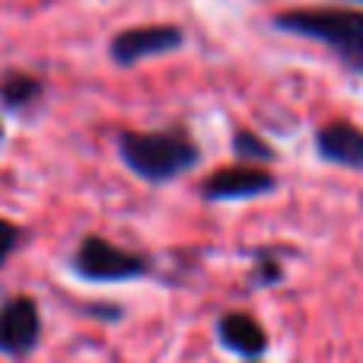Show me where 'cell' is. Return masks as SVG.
Wrapping results in <instances>:
<instances>
[{"mask_svg": "<svg viewBox=\"0 0 363 363\" xmlns=\"http://www.w3.org/2000/svg\"><path fill=\"white\" fill-rule=\"evenodd\" d=\"M121 160L131 172H138L147 182H169L182 176V172L194 169L201 160V150L182 128H169V131H125L118 138Z\"/></svg>", "mask_w": 363, "mask_h": 363, "instance_id": "6da1fadb", "label": "cell"}, {"mask_svg": "<svg viewBox=\"0 0 363 363\" xmlns=\"http://www.w3.org/2000/svg\"><path fill=\"white\" fill-rule=\"evenodd\" d=\"M281 32L322 42L345 67L363 74V10H290L277 13Z\"/></svg>", "mask_w": 363, "mask_h": 363, "instance_id": "7a4b0ae2", "label": "cell"}, {"mask_svg": "<svg viewBox=\"0 0 363 363\" xmlns=\"http://www.w3.org/2000/svg\"><path fill=\"white\" fill-rule=\"evenodd\" d=\"M74 268H77V274L86 277V281L112 284V281L144 277L147 271H150V262H147L140 252H128L102 236H86L74 255Z\"/></svg>", "mask_w": 363, "mask_h": 363, "instance_id": "3957f363", "label": "cell"}, {"mask_svg": "<svg viewBox=\"0 0 363 363\" xmlns=\"http://www.w3.org/2000/svg\"><path fill=\"white\" fill-rule=\"evenodd\" d=\"M185 42V32L179 26H134V29H125L112 38L108 45V55H112L115 64L121 67H131V64H140L147 57H160L176 51L179 45Z\"/></svg>", "mask_w": 363, "mask_h": 363, "instance_id": "277c9868", "label": "cell"}, {"mask_svg": "<svg viewBox=\"0 0 363 363\" xmlns=\"http://www.w3.org/2000/svg\"><path fill=\"white\" fill-rule=\"evenodd\" d=\"M42 335V315L32 296H13L0 306V354L26 357L35 351Z\"/></svg>", "mask_w": 363, "mask_h": 363, "instance_id": "5b68a950", "label": "cell"}, {"mask_svg": "<svg viewBox=\"0 0 363 363\" xmlns=\"http://www.w3.org/2000/svg\"><path fill=\"white\" fill-rule=\"evenodd\" d=\"M277 182L262 166H233V169H220L204 182V198L207 201H242L258 198V194L274 191Z\"/></svg>", "mask_w": 363, "mask_h": 363, "instance_id": "8992f818", "label": "cell"}, {"mask_svg": "<svg viewBox=\"0 0 363 363\" xmlns=\"http://www.w3.org/2000/svg\"><path fill=\"white\" fill-rule=\"evenodd\" d=\"M315 147H319L322 160H328V163L363 169V131L347 125V121H332V125L319 128Z\"/></svg>", "mask_w": 363, "mask_h": 363, "instance_id": "52a82bcc", "label": "cell"}, {"mask_svg": "<svg viewBox=\"0 0 363 363\" xmlns=\"http://www.w3.org/2000/svg\"><path fill=\"white\" fill-rule=\"evenodd\" d=\"M217 335L233 354L239 357L258 360L268 347V338H264V328L252 319L249 313H226L223 319L217 322Z\"/></svg>", "mask_w": 363, "mask_h": 363, "instance_id": "ba28073f", "label": "cell"}, {"mask_svg": "<svg viewBox=\"0 0 363 363\" xmlns=\"http://www.w3.org/2000/svg\"><path fill=\"white\" fill-rule=\"evenodd\" d=\"M45 96V83L32 74H23V70H10V74L0 77V102L10 112H19V108L35 106Z\"/></svg>", "mask_w": 363, "mask_h": 363, "instance_id": "9c48e42d", "label": "cell"}, {"mask_svg": "<svg viewBox=\"0 0 363 363\" xmlns=\"http://www.w3.org/2000/svg\"><path fill=\"white\" fill-rule=\"evenodd\" d=\"M233 153H236L239 160H245V163H255V166L274 160V150L252 131H236V138H233Z\"/></svg>", "mask_w": 363, "mask_h": 363, "instance_id": "30bf717a", "label": "cell"}, {"mask_svg": "<svg viewBox=\"0 0 363 363\" xmlns=\"http://www.w3.org/2000/svg\"><path fill=\"white\" fill-rule=\"evenodd\" d=\"M19 245V230L10 220H0V264L13 255V249Z\"/></svg>", "mask_w": 363, "mask_h": 363, "instance_id": "8fae6325", "label": "cell"}, {"mask_svg": "<svg viewBox=\"0 0 363 363\" xmlns=\"http://www.w3.org/2000/svg\"><path fill=\"white\" fill-rule=\"evenodd\" d=\"M0 140H4V128H0Z\"/></svg>", "mask_w": 363, "mask_h": 363, "instance_id": "7c38bea8", "label": "cell"}, {"mask_svg": "<svg viewBox=\"0 0 363 363\" xmlns=\"http://www.w3.org/2000/svg\"><path fill=\"white\" fill-rule=\"evenodd\" d=\"M354 4H363V0H354Z\"/></svg>", "mask_w": 363, "mask_h": 363, "instance_id": "4fadbf2b", "label": "cell"}, {"mask_svg": "<svg viewBox=\"0 0 363 363\" xmlns=\"http://www.w3.org/2000/svg\"><path fill=\"white\" fill-rule=\"evenodd\" d=\"M252 363H255V360H252Z\"/></svg>", "mask_w": 363, "mask_h": 363, "instance_id": "5bb4252c", "label": "cell"}]
</instances>
